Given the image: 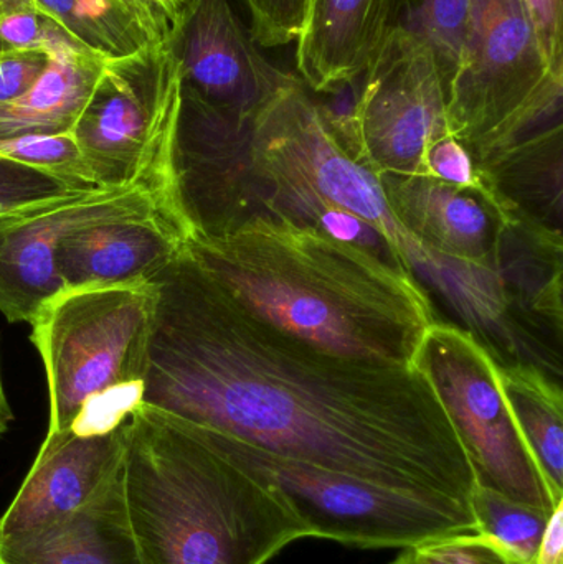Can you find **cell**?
Returning a JSON list of instances; mask_svg holds the SVG:
<instances>
[{
	"mask_svg": "<svg viewBox=\"0 0 563 564\" xmlns=\"http://www.w3.org/2000/svg\"><path fill=\"white\" fill-rule=\"evenodd\" d=\"M149 282L154 317L138 404L284 459L473 510L472 464L415 365L291 337L235 301L185 247Z\"/></svg>",
	"mask_w": 563,
	"mask_h": 564,
	"instance_id": "1",
	"label": "cell"
},
{
	"mask_svg": "<svg viewBox=\"0 0 563 564\" xmlns=\"http://www.w3.org/2000/svg\"><path fill=\"white\" fill-rule=\"evenodd\" d=\"M185 251L251 314L331 354L413 367L436 321L415 274L283 218L255 215Z\"/></svg>",
	"mask_w": 563,
	"mask_h": 564,
	"instance_id": "2",
	"label": "cell"
},
{
	"mask_svg": "<svg viewBox=\"0 0 563 564\" xmlns=\"http://www.w3.org/2000/svg\"><path fill=\"white\" fill-rule=\"evenodd\" d=\"M121 489L144 564H267L310 530L218 431L136 404Z\"/></svg>",
	"mask_w": 563,
	"mask_h": 564,
	"instance_id": "3",
	"label": "cell"
},
{
	"mask_svg": "<svg viewBox=\"0 0 563 564\" xmlns=\"http://www.w3.org/2000/svg\"><path fill=\"white\" fill-rule=\"evenodd\" d=\"M154 317L144 284L63 291L30 322L45 365L48 434L118 426L139 403Z\"/></svg>",
	"mask_w": 563,
	"mask_h": 564,
	"instance_id": "4",
	"label": "cell"
},
{
	"mask_svg": "<svg viewBox=\"0 0 563 564\" xmlns=\"http://www.w3.org/2000/svg\"><path fill=\"white\" fill-rule=\"evenodd\" d=\"M563 75L549 68L526 0H472L446 119L476 169L562 128Z\"/></svg>",
	"mask_w": 563,
	"mask_h": 564,
	"instance_id": "5",
	"label": "cell"
},
{
	"mask_svg": "<svg viewBox=\"0 0 563 564\" xmlns=\"http://www.w3.org/2000/svg\"><path fill=\"white\" fill-rule=\"evenodd\" d=\"M413 365L432 381L475 474L476 487L552 513L555 502L499 388L498 361L468 328L435 321Z\"/></svg>",
	"mask_w": 563,
	"mask_h": 564,
	"instance_id": "6",
	"label": "cell"
},
{
	"mask_svg": "<svg viewBox=\"0 0 563 564\" xmlns=\"http://www.w3.org/2000/svg\"><path fill=\"white\" fill-rule=\"evenodd\" d=\"M221 436L238 459L283 494L311 539L353 549L407 550L446 536L478 533V520L466 507L393 492L274 456L228 434Z\"/></svg>",
	"mask_w": 563,
	"mask_h": 564,
	"instance_id": "7",
	"label": "cell"
},
{
	"mask_svg": "<svg viewBox=\"0 0 563 564\" xmlns=\"http://www.w3.org/2000/svg\"><path fill=\"white\" fill-rule=\"evenodd\" d=\"M178 109L181 78L169 35L132 55L106 59L73 128L96 185L112 191L149 184L161 195Z\"/></svg>",
	"mask_w": 563,
	"mask_h": 564,
	"instance_id": "8",
	"label": "cell"
},
{
	"mask_svg": "<svg viewBox=\"0 0 563 564\" xmlns=\"http://www.w3.org/2000/svg\"><path fill=\"white\" fill-rule=\"evenodd\" d=\"M357 79L347 115L326 109L340 139L379 177L426 175V149L450 134L445 82L432 48L397 26Z\"/></svg>",
	"mask_w": 563,
	"mask_h": 564,
	"instance_id": "9",
	"label": "cell"
},
{
	"mask_svg": "<svg viewBox=\"0 0 563 564\" xmlns=\"http://www.w3.org/2000/svg\"><path fill=\"white\" fill-rule=\"evenodd\" d=\"M169 40L185 111L241 126L297 78L263 55L230 0H187Z\"/></svg>",
	"mask_w": 563,
	"mask_h": 564,
	"instance_id": "10",
	"label": "cell"
},
{
	"mask_svg": "<svg viewBox=\"0 0 563 564\" xmlns=\"http://www.w3.org/2000/svg\"><path fill=\"white\" fill-rule=\"evenodd\" d=\"M393 217L432 258L426 276L440 284L459 268L469 278H492L521 214L485 187H459L430 175H383ZM499 271V270H498Z\"/></svg>",
	"mask_w": 563,
	"mask_h": 564,
	"instance_id": "11",
	"label": "cell"
},
{
	"mask_svg": "<svg viewBox=\"0 0 563 564\" xmlns=\"http://www.w3.org/2000/svg\"><path fill=\"white\" fill-rule=\"evenodd\" d=\"M165 212L152 185L86 192L0 217V314L32 322L65 291L56 268L59 241L86 225ZM172 217V215H171Z\"/></svg>",
	"mask_w": 563,
	"mask_h": 564,
	"instance_id": "12",
	"label": "cell"
},
{
	"mask_svg": "<svg viewBox=\"0 0 563 564\" xmlns=\"http://www.w3.org/2000/svg\"><path fill=\"white\" fill-rule=\"evenodd\" d=\"M126 421L111 430L46 434L0 516V545L42 532L95 500L121 473Z\"/></svg>",
	"mask_w": 563,
	"mask_h": 564,
	"instance_id": "13",
	"label": "cell"
},
{
	"mask_svg": "<svg viewBox=\"0 0 563 564\" xmlns=\"http://www.w3.org/2000/svg\"><path fill=\"white\" fill-rule=\"evenodd\" d=\"M187 235L165 214L112 218L66 235L56 250L65 291L144 284L182 250Z\"/></svg>",
	"mask_w": 563,
	"mask_h": 564,
	"instance_id": "14",
	"label": "cell"
},
{
	"mask_svg": "<svg viewBox=\"0 0 563 564\" xmlns=\"http://www.w3.org/2000/svg\"><path fill=\"white\" fill-rule=\"evenodd\" d=\"M400 0H306L297 73L314 93L350 85L397 26Z\"/></svg>",
	"mask_w": 563,
	"mask_h": 564,
	"instance_id": "15",
	"label": "cell"
},
{
	"mask_svg": "<svg viewBox=\"0 0 563 564\" xmlns=\"http://www.w3.org/2000/svg\"><path fill=\"white\" fill-rule=\"evenodd\" d=\"M0 564H144L126 513L121 473L68 519L0 545Z\"/></svg>",
	"mask_w": 563,
	"mask_h": 564,
	"instance_id": "16",
	"label": "cell"
},
{
	"mask_svg": "<svg viewBox=\"0 0 563 564\" xmlns=\"http://www.w3.org/2000/svg\"><path fill=\"white\" fill-rule=\"evenodd\" d=\"M106 59L65 40L48 52V65L32 88L0 105V141L29 134L73 132Z\"/></svg>",
	"mask_w": 563,
	"mask_h": 564,
	"instance_id": "17",
	"label": "cell"
},
{
	"mask_svg": "<svg viewBox=\"0 0 563 564\" xmlns=\"http://www.w3.org/2000/svg\"><path fill=\"white\" fill-rule=\"evenodd\" d=\"M499 388L555 502H563V398L557 381L528 364H498Z\"/></svg>",
	"mask_w": 563,
	"mask_h": 564,
	"instance_id": "18",
	"label": "cell"
},
{
	"mask_svg": "<svg viewBox=\"0 0 563 564\" xmlns=\"http://www.w3.org/2000/svg\"><path fill=\"white\" fill-rule=\"evenodd\" d=\"M83 48L122 58L162 42L169 25L141 0H35Z\"/></svg>",
	"mask_w": 563,
	"mask_h": 564,
	"instance_id": "19",
	"label": "cell"
},
{
	"mask_svg": "<svg viewBox=\"0 0 563 564\" xmlns=\"http://www.w3.org/2000/svg\"><path fill=\"white\" fill-rule=\"evenodd\" d=\"M469 7L472 0H400L397 26L432 48L446 91L462 58Z\"/></svg>",
	"mask_w": 563,
	"mask_h": 564,
	"instance_id": "20",
	"label": "cell"
},
{
	"mask_svg": "<svg viewBox=\"0 0 563 564\" xmlns=\"http://www.w3.org/2000/svg\"><path fill=\"white\" fill-rule=\"evenodd\" d=\"M478 533L501 545L521 564L534 563L552 513L511 502L476 487L472 497Z\"/></svg>",
	"mask_w": 563,
	"mask_h": 564,
	"instance_id": "21",
	"label": "cell"
},
{
	"mask_svg": "<svg viewBox=\"0 0 563 564\" xmlns=\"http://www.w3.org/2000/svg\"><path fill=\"white\" fill-rule=\"evenodd\" d=\"M0 158L43 172L75 192H96V185L73 132L29 134L0 141Z\"/></svg>",
	"mask_w": 563,
	"mask_h": 564,
	"instance_id": "22",
	"label": "cell"
},
{
	"mask_svg": "<svg viewBox=\"0 0 563 564\" xmlns=\"http://www.w3.org/2000/svg\"><path fill=\"white\" fill-rule=\"evenodd\" d=\"M73 40L35 0H0V56L13 53H46Z\"/></svg>",
	"mask_w": 563,
	"mask_h": 564,
	"instance_id": "23",
	"label": "cell"
},
{
	"mask_svg": "<svg viewBox=\"0 0 563 564\" xmlns=\"http://www.w3.org/2000/svg\"><path fill=\"white\" fill-rule=\"evenodd\" d=\"M76 194L86 192H75L43 172L0 158V217Z\"/></svg>",
	"mask_w": 563,
	"mask_h": 564,
	"instance_id": "24",
	"label": "cell"
},
{
	"mask_svg": "<svg viewBox=\"0 0 563 564\" xmlns=\"http://www.w3.org/2000/svg\"><path fill=\"white\" fill-rule=\"evenodd\" d=\"M250 15L251 35L263 48L296 43L306 0H241Z\"/></svg>",
	"mask_w": 563,
	"mask_h": 564,
	"instance_id": "25",
	"label": "cell"
},
{
	"mask_svg": "<svg viewBox=\"0 0 563 564\" xmlns=\"http://www.w3.org/2000/svg\"><path fill=\"white\" fill-rule=\"evenodd\" d=\"M425 169L430 177L459 187L481 188L486 185L468 149L452 134L442 135L426 149Z\"/></svg>",
	"mask_w": 563,
	"mask_h": 564,
	"instance_id": "26",
	"label": "cell"
},
{
	"mask_svg": "<svg viewBox=\"0 0 563 564\" xmlns=\"http://www.w3.org/2000/svg\"><path fill=\"white\" fill-rule=\"evenodd\" d=\"M542 55L555 75H563V0H526Z\"/></svg>",
	"mask_w": 563,
	"mask_h": 564,
	"instance_id": "27",
	"label": "cell"
},
{
	"mask_svg": "<svg viewBox=\"0 0 563 564\" xmlns=\"http://www.w3.org/2000/svg\"><path fill=\"white\" fill-rule=\"evenodd\" d=\"M48 65L46 53H13L0 56V105L22 96L35 85Z\"/></svg>",
	"mask_w": 563,
	"mask_h": 564,
	"instance_id": "28",
	"label": "cell"
},
{
	"mask_svg": "<svg viewBox=\"0 0 563 564\" xmlns=\"http://www.w3.org/2000/svg\"><path fill=\"white\" fill-rule=\"evenodd\" d=\"M141 2L145 3L159 19L164 20L171 29L187 0H141Z\"/></svg>",
	"mask_w": 563,
	"mask_h": 564,
	"instance_id": "29",
	"label": "cell"
},
{
	"mask_svg": "<svg viewBox=\"0 0 563 564\" xmlns=\"http://www.w3.org/2000/svg\"><path fill=\"white\" fill-rule=\"evenodd\" d=\"M12 408H10L9 400H7L2 383V371H0V436L9 430V424L12 423Z\"/></svg>",
	"mask_w": 563,
	"mask_h": 564,
	"instance_id": "30",
	"label": "cell"
},
{
	"mask_svg": "<svg viewBox=\"0 0 563 564\" xmlns=\"http://www.w3.org/2000/svg\"><path fill=\"white\" fill-rule=\"evenodd\" d=\"M390 564H420L419 560H416L415 553H413V549L403 550L402 555L397 556Z\"/></svg>",
	"mask_w": 563,
	"mask_h": 564,
	"instance_id": "31",
	"label": "cell"
}]
</instances>
